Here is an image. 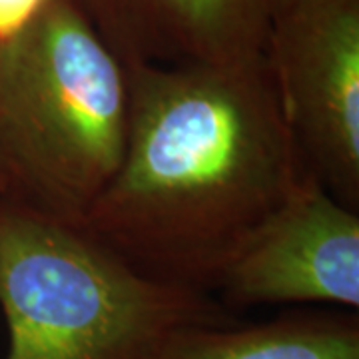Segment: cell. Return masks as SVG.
Listing matches in <instances>:
<instances>
[{
	"label": "cell",
	"mask_w": 359,
	"mask_h": 359,
	"mask_svg": "<svg viewBox=\"0 0 359 359\" xmlns=\"http://www.w3.org/2000/svg\"><path fill=\"white\" fill-rule=\"evenodd\" d=\"M6 359H148L178 332L240 320L214 295L142 273L76 228L0 202Z\"/></svg>",
	"instance_id": "3"
},
{
	"label": "cell",
	"mask_w": 359,
	"mask_h": 359,
	"mask_svg": "<svg viewBox=\"0 0 359 359\" xmlns=\"http://www.w3.org/2000/svg\"><path fill=\"white\" fill-rule=\"evenodd\" d=\"M214 297L233 313L280 304L358 311L359 212L309 176L254 233Z\"/></svg>",
	"instance_id": "5"
},
{
	"label": "cell",
	"mask_w": 359,
	"mask_h": 359,
	"mask_svg": "<svg viewBox=\"0 0 359 359\" xmlns=\"http://www.w3.org/2000/svg\"><path fill=\"white\" fill-rule=\"evenodd\" d=\"M126 66L70 0L0 42V202L80 228L120 168Z\"/></svg>",
	"instance_id": "2"
},
{
	"label": "cell",
	"mask_w": 359,
	"mask_h": 359,
	"mask_svg": "<svg viewBox=\"0 0 359 359\" xmlns=\"http://www.w3.org/2000/svg\"><path fill=\"white\" fill-rule=\"evenodd\" d=\"M148 359H359V316L337 308L250 325H196L172 335Z\"/></svg>",
	"instance_id": "7"
},
{
	"label": "cell",
	"mask_w": 359,
	"mask_h": 359,
	"mask_svg": "<svg viewBox=\"0 0 359 359\" xmlns=\"http://www.w3.org/2000/svg\"><path fill=\"white\" fill-rule=\"evenodd\" d=\"M264 60L308 172L359 212V0H292Z\"/></svg>",
	"instance_id": "4"
},
{
	"label": "cell",
	"mask_w": 359,
	"mask_h": 359,
	"mask_svg": "<svg viewBox=\"0 0 359 359\" xmlns=\"http://www.w3.org/2000/svg\"><path fill=\"white\" fill-rule=\"evenodd\" d=\"M126 72L124 156L80 228L158 282L214 295L254 233L311 174L264 54Z\"/></svg>",
	"instance_id": "1"
},
{
	"label": "cell",
	"mask_w": 359,
	"mask_h": 359,
	"mask_svg": "<svg viewBox=\"0 0 359 359\" xmlns=\"http://www.w3.org/2000/svg\"><path fill=\"white\" fill-rule=\"evenodd\" d=\"M124 66L231 65L264 54L292 0H70Z\"/></svg>",
	"instance_id": "6"
},
{
	"label": "cell",
	"mask_w": 359,
	"mask_h": 359,
	"mask_svg": "<svg viewBox=\"0 0 359 359\" xmlns=\"http://www.w3.org/2000/svg\"><path fill=\"white\" fill-rule=\"evenodd\" d=\"M48 0H0V42L30 25Z\"/></svg>",
	"instance_id": "8"
}]
</instances>
